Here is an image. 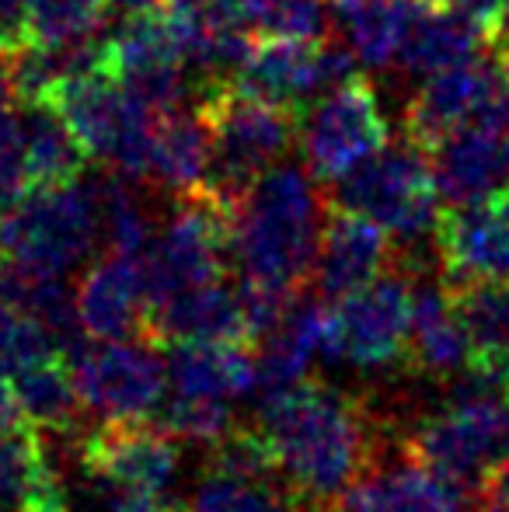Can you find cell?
Segmentation results:
<instances>
[{
  "label": "cell",
  "instance_id": "cell-1",
  "mask_svg": "<svg viewBox=\"0 0 509 512\" xmlns=\"http://www.w3.org/2000/svg\"><path fill=\"white\" fill-rule=\"evenodd\" d=\"M255 425L279 488L300 512L332 509L387 443V425L370 401L321 377L265 398Z\"/></svg>",
  "mask_w": 509,
  "mask_h": 512
},
{
  "label": "cell",
  "instance_id": "cell-2",
  "mask_svg": "<svg viewBox=\"0 0 509 512\" xmlns=\"http://www.w3.org/2000/svg\"><path fill=\"white\" fill-rule=\"evenodd\" d=\"M325 199L293 164H272L234 206L231 258L241 276L304 290L318 251Z\"/></svg>",
  "mask_w": 509,
  "mask_h": 512
},
{
  "label": "cell",
  "instance_id": "cell-3",
  "mask_svg": "<svg viewBox=\"0 0 509 512\" xmlns=\"http://www.w3.org/2000/svg\"><path fill=\"white\" fill-rule=\"evenodd\" d=\"M401 446L475 502L492 471L509 460V398L468 373L457 398L443 411L419 418L408 436H401Z\"/></svg>",
  "mask_w": 509,
  "mask_h": 512
},
{
  "label": "cell",
  "instance_id": "cell-4",
  "mask_svg": "<svg viewBox=\"0 0 509 512\" xmlns=\"http://www.w3.org/2000/svg\"><path fill=\"white\" fill-rule=\"evenodd\" d=\"M231 234H234V203L199 185L175 196L161 237H154L140 255V276L147 307L168 300L171 293L192 286L227 279L231 269Z\"/></svg>",
  "mask_w": 509,
  "mask_h": 512
},
{
  "label": "cell",
  "instance_id": "cell-5",
  "mask_svg": "<svg viewBox=\"0 0 509 512\" xmlns=\"http://www.w3.org/2000/svg\"><path fill=\"white\" fill-rule=\"evenodd\" d=\"M196 112L210 129L206 189H213L234 206L252 189L255 178L279 164V157L297 143V115L241 95L231 84L203 91Z\"/></svg>",
  "mask_w": 509,
  "mask_h": 512
},
{
  "label": "cell",
  "instance_id": "cell-6",
  "mask_svg": "<svg viewBox=\"0 0 509 512\" xmlns=\"http://www.w3.org/2000/svg\"><path fill=\"white\" fill-rule=\"evenodd\" d=\"M335 206L374 220L387 237L401 244H419L433 237L440 220V192H436L429 154L415 143L381 147L349 175L335 182Z\"/></svg>",
  "mask_w": 509,
  "mask_h": 512
},
{
  "label": "cell",
  "instance_id": "cell-7",
  "mask_svg": "<svg viewBox=\"0 0 509 512\" xmlns=\"http://www.w3.org/2000/svg\"><path fill=\"white\" fill-rule=\"evenodd\" d=\"M98 213L88 185L25 189L0 206V255L42 272H70L95 255Z\"/></svg>",
  "mask_w": 509,
  "mask_h": 512
},
{
  "label": "cell",
  "instance_id": "cell-8",
  "mask_svg": "<svg viewBox=\"0 0 509 512\" xmlns=\"http://www.w3.org/2000/svg\"><path fill=\"white\" fill-rule=\"evenodd\" d=\"M387 136L391 126H387L381 98L374 84L360 74L346 77L321 98H314L297 122L307 175L321 185H335L356 164L387 147Z\"/></svg>",
  "mask_w": 509,
  "mask_h": 512
},
{
  "label": "cell",
  "instance_id": "cell-9",
  "mask_svg": "<svg viewBox=\"0 0 509 512\" xmlns=\"http://www.w3.org/2000/svg\"><path fill=\"white\" fill-rule=\"evenodd\" d=\"M412 279L408 265H391L363 290L328 304L325 356L353 363L356 370L401 366L412 317Z\"/></svg>",
  "mask_w": 509,
  "mask_h": 512
},
{
  "label": "cell",
  "instance_id": "cell-10",
  "mask_svg": "<svg viewBox=\"0 0 509 512\" xmlns=\"http://www.w3.org/2000/svg\"><path fill=\"white\" fill-rule=\"evenodd\" d=\"M356 74V60L332 39H255L234 74V91L300 119L314 98Z\"/></svg>",
  "mask_w": 509,
  "mask_h": 512
},
{
  "label": "cell",
  "instance_id": "cell-11",
  "mask_svg": "<svg viewBox=\"0 0 509 512\" xmlns=\"http://www.w3.org/2000/svg\"><path fill=\"white\" fill-rule=\"evenodd\" d=\"M109 67L133 102L164 115L182 105L189 67L182 53L178 14L168 0L123 14V25L109 35Z\"/></svg>",
  "mask_w": 509,
  "mask_h": 512
},
{
  "label": "cell",
  "instance_id": "cell-12",
  "mask_svg": "<svg viewBox=\"0 0 509 512\" xmlns=\"http://www.w3.org/2000/svg\"><path fill=\"white\" fill-rule=\"evenodd\" d=\"M77 464L98 485L171 499L182 474V443L143 418H102L74 436Z\"/></svg>",
  "mask_w": 509,
  "mask_h": 512
},
{
  "label": "cell",
  "instance_id": "cell-13",
  "mask_svg": "<svg viewBox=\"0 0 509 512\" xmlns=\"http://www.w3.org/2000/svg\"><path fill=\"white\" fill-rule=\"evenodd\" d=\"M70 370L81 408L98 418H150L168 387V363L147 338L105 342L102 349L84 345Z\"/></svg>",
  "mask_w": 509,
  "mask_h": 512
},
{
  "label": "cell",
  "instance_id": "cell-14",
  "mask_svg": "<svg viewBox=\"0 0 509 512\" xmlns=\"http://www.w3.org/2000/svg\"><path fill=\"white\" fill-rule=\"evenodd\" d=\"M433 248L443 269V286L478 279L509 283V189L440 209Z\"/></svg>",
  "mask_w": 509,
  "mask_h": 512
},
{
  "label": "cell",
  "instance_id": "cell-15",
  "mask_svg": "<svg viewBox=\"0 0 509 512\" xmlns=\"http://www.w3.org/2000/svg\"><path fill=\"white\" fill-rule=\"evenodd\" d=\"M471 499L398 443L381 446L328 512H468Z\"/></svg>",
  "mask_w": 509,
  "mask_h": 512
},
{
  "label": "cell",
  "instance_id": "cell-16",
  "mask_svg": "<svg viewBox=\"0 0 509 512\" xmlns=\"http://www.w3.org/2000/svg\"><path fill=\"white\" fill-rule=\"evenodd\" d=\"M391 265L394 244L387 237V230H381L374 220H367V216L353 213L346 206H325L318 251H314L311 265L314 297L335 304V300L374 283Z\"/></svg>",
  "mask_w": 509,
  "mask_h": 512
},
{
  "label": "cell",
  "instance_id": "cell-17",
  "mask_svg": "<svg viewBox=\"0 0 509 512\" xmlns=\"http://www.w3.org/2000/svg\"><path fill=\"white\" fill-rule=\"evenodd\" d=\"M499 88V63L492 60H468L461 67L440 70L422 81V88L408 98L405 105V140L429 150L450 136L454 129L468 126V122L482 119L489 112L492 98Z\"/></svg>",
  "mask_w": 509,
  "mask_h": 512
},
{
  "label": "cell",
  "instance_id": "cell-18",
  "mask_svg": "<svg viewBox=\"0 0 509 512\" xmlns=\"http://www.w3.org/2000/svg\"><path fill=\"white\" fill-rule=\"evenodd\" d=\"M74 310L91 342H126L143 338L147 328V293H143L140 258L105 251L84 269L74 290Z\"/></svg>",
  "mask_w": 509,
  "mask_h": 512
},
{
  "label": "cell",
  "instance_id": "cell-19",
  "mask_svg": "<svg viewBox=\"0 0 509 512\" xmlns=\"http://www.w3.org/2000/svg\"><path fill=\"white\" fill-rule=\"evenodd\" d=\"M450 307L464 331V370L482 380L489 391L509 398V283L478 279V283L447 286Z\"/></svg>",
  "mask_w": 509,
  "mask_h": 512
},
{
  "label": "cell",
  "instance_id": "cell-20",
  "mask_svg": "<svg viewBox=\"0 0 509 512\" xmlns=\"http://www.w3.org/2000/svg\"><path fill=\"white\" fill-rule=\"evenodd\" d=\"M143 338L157 349L178 342H252L245 314H241L238 293L224 279L192 286V290L171 293L168 300L147 307V328Z\"/></svg>",
  "mask_w": 509,
  "mask_h": 512
},
{
  "label": "cell",
  "instance_id": "cell-21",
  "mask_svg": "<svg viewBox=\"0 0 509 512\" xmlns=\"http://www.w3.org/2000/svg\"><path fill=\"white\" fill-rule=\"evenodd\" d=\"M436 192L440 203L461 206L471 199H482L496 189H509V164H506V129L489 122H468L443 136L429 150Z\"/></svg>",
  "mask_w": 509,
  "mask_h": 512
},
{
  "label": "cell",
  "instance_id": "cell-22",
  "mask_svg": "<svg viewBox=\"0 0 509 512\" xmlns=\"http://www.w3.org/2000/svg\"><path fill=\"white\" fill-rule=\"evenodd\" d=\"M328 342V300L300 293L286 317L255 345V394L272 398L311 373Z\"/></svg>",
  "mask_w": 509,
  "mask_h": 512
},
{
  "label": "cell",
  "instance_id": "cell-23",
  "mask_svg": "<svg viewBox=\"0 0 509 512\" xmlns=\"http://www.w3.org/2000/svg\"><path fill=\"white\" fill-rule=\"evenodd\" d=\"M468 366L464 331L450 307L447 286L412 279V317L401 356V373L422 380H454Z\"/></svg>",
  "mask_w": 509,
  "mask_h": 512
},
{
  "label": "cell",
  "instance_id": "cell-24",
  "mask_svg": "<svg viewBox=\"0 0 509 512\" xmlns=\"http://www.w3.org/2000/svg\"><path fill=\"white\" fill-rule=\"evenodd\" d=\"M485 42H489V32L478 21H471L468 14H461L450 4H440V0H422L419 11L408 21L405 39H401L394 60L405 74L429 77L475 60Z\"/></svg>",
  "mask_w": 509,
  "mask_h": 512
},
{
  "label": "cell",
  "instance_id": "cell-25",
  "mask_svg": "<svg viewBox=\"0 0 509 512\" xmlns=\"http://www.w3.org/2000/svg\"><path fill=\"white\" fill-rule=\"evenodd\" d=\"M168 384L175 394L238 401L255 394V345L178 342L168 345Z\"/></svg>",
  "mask_w": 509,
  "mask_h": 512
},
{
  "label": "cell",
  "instance_id": "cell-26",
  "mask_svg": "<svg viewBox=\"0 0 509 512\" xmlns=\"http://www.w3.org/2000/svg\"><path fill=\"white\" fill-rule=\"evenodd\" d=\"M422 0H328V28L356 63L381 70L394 63L405 28Z\"/></svg>",
  "mask_w": 509,
  "mask_h": 512
},
{
  "label": "cell",
  "instance_id": "cell-27",
  "mask_svg": "<svg viewBox=\"0 0 509 512\" xmlns=\"http://www.w3.org/2000/svg\"><path fill=\"white\" fill-rule=\"evenodd\" d=\"M18 147L28 189L81 182L88 154L70 126L49 105L32 102L18 108Z\"/></svg>",
  "mask_w": 509,
  "mask_h": 512
},
{
  "label": "cell",
  "instance_id": "cell-28",
  "mask_svg": "<svg viewBox=\"0 0 509 512\" xmlns=\"http://www.w3.org/2000/svg\"><path fill=\"white\" fill-rule=\"evenodd\" d=\"M206 175H210V129L203 115L196 108L154 115L147 185H161L171 196H182V192L206 185Z\"/></svg>",
  "mask_w": 509,
  "mask_h": 512
},
{
  "label": "cell",
  "instance_id": "cell-29",
  "mask_svg": "<svg viewBox=\"0 0 509 512\" xmlns=\"http://www.w3.org/2000/svg\"><path fill=\"white\" fill-rule=\"evenodd\" d=\"M14 401L28 425L42 432V436H67L74 439L81 425V398H77L74 370L63 352L39 359V363L25 366L21 373L11 377Z\"/></svg>",
  "mask_w": 509,
  "mask_h": 512
},
{
  "label": "cell",
  "instance_id": "cell-30",
  "mask_svg": "<svg viewBox=\"0 0 509 512\" xmlns=\"http://www.w3.org/2000/svg\"><path fill=\"white\" fill-rule=\"evenodd\" d=\"M178 512H300L290 495L272 481L245 478V474L206 471L199 474V485L192 488L189 502Z\"/></svg>",
  "mask_w": 509,
  "mask_h": 512
},
{
  "label": "cell",
  "instance_id": "cell-31",
  "mask_svg": "<svg viewBox=\"0 0 509 512\" xmlns=\"http://www.w3.org/2000/svg\"><path fill=\"white\" fill-rule=\"evenodd\" d=\"M112 0H28L25 42H74L88 39L105 25Z\"/></svg>",
  "mask_w": 509,
  "mask_h": 512
},
{
  "label": "cell",
  "instance_id": "cell-32",
  "mask_svg": "<svg viewBox=\"0 0 509 512\" xmlns=\"http://www.w3.org/2000/svg\"><path fill=\"white\" fill-rule=\"evenodd\" d=\"M154 422L178 443H217L234 425L241 422L234 415L231 401L220 398H192V394H175L171 401H161L154 411Z\"/></svg>",
  "mask_w": 509,
  "mask_h": 512
},
{
  "label": "cell",
  "instance_id": "cell-33",
  "mask_svg": "<svg viewBox=\"0 0 509 512\" xmlns=\"http://www.w3.org/2000/svg\"><path fill=\"white\" fill-rule=\"evenodd\" d=\"M255 39H321L328 32V0H241Z\"/></svg>",
  "mask_w": 509,
  "mask_h": 512
},
{
  "label": "cell",
  "instance_id": "cell-34",
  "mask_svg": "<svg viewBox=\"0 0 509 512\" xmlns=\"http://www.w3.org/2000/svg\"><path fill=\"white\" fill-rule=\"evenodd\" d=\"M53 460L35 425H28L25 418L11 425H0V509H14L21 499V492L28 488V481Z\"/></svg>",
  "mask_w": 509,
  "mask_h": 512
},
{
  "label": "cell",
  "instance_id": "cell-35",
  "mask_svg": "<svg viewBox=\"0 0 509 512\" xmlns=\"http://www.w3.org/2000/svg\"><path fill=\"white\" fill-rule=\"evenodd\" d=\"M53 352H60V345L35 317L0 304V373L4 377H14V373L53 356Z\"/></svg>",
  "mask_w": 509,
  "mask_h": 512
},
{
  "label": "cell",
  "instance_id": "cell-36",
  "mask_svg": "<svg viewBox=\"0 0 509 512\" xmlns=\"http://www.w3.org/2000/svg\"><path fill=\"white\" fill-rule=\"evenodd\" d=\"M14 512H70V499L63 492L60 471L53 467V460L28 481V488L21 492Z\"/></svg>",
  "mask_w": 509,
  "mask_h": 512
},
{
  "label": "cell",
  "instance_id": "cell-37",
  "mask_svg": "<svg viewBox=\"0 0 509 512\" xmlns=\"http://www.w3.org/2000/svg\"><path fill=\"white\" fill-rule=\"evenodd\" d=\"M102 512H178V506L171 499L150 492H133V488H112L102 485Z\"/></svg>",
  "mask_w": 509,
  "mask_h": 512
},
{
  "label": "cell",
  "instance_id": "cell-38",
  "mask_svg": "<svg viewBox=\"0 0 509 512\" xmlns=\"http://www.w3.org/2000/svg\"><path fill=\"white\" fill-rule=\"evenodd\" d=\"M18 147V98L11 84V63L0 56V154Z\"/></svg>",
  "mask_w": 509,
  "mask_h": 512
},
{
  "label": "cell",
  "instance_id": "cell-39",
  "mask_svg": "<svg viewBox=\"0 0 509 512\" xmlns=\"http://www.w3.org/2000/svg\"><path fill=\"white\" fill-rule=\"evenodd\" d=\"M28 0H0V56H11L25 46Z\"/></svg>",
  "mask_w": 509,
  "mask_h": 512
},
{
  "label": "cell",
  "instance_id": "cell-40",
  "mask_svg": "<svg viewBox=\"0 0 509 512\" xmlns=\"http://www.w3.org/2000/svg\"><path fill=\"white\" fill-rule=\"evenodd\" d=\"M440 4L457 7V11L468 14L471 21H478V25H482L485 32H489V42H492V35H496L499 28H503L509 0H440Z\"/></svg>",
  "mask_w": 509,
  "mask_h": 512
},
{
  "label": "cell",
  "instance_id": "cell-41",
  "mask_svg": "<svg viewBox=\"0 0 509 512\" xmlns=\"http://www.w3.org/2000/svg\"><path fill=\"white\" fill-rule=\"evenodd\" d=\"M11 422H21V411H18V401H14V387L7 384V377L0 373V425H11Z\"/></svg>",
  "mask_w": 509,
  "mask_h": 512
},
{
  "label": "cell",
  "instance_id": "cell-42",
  "mask_svg": "<svg viewBox=\"0 0 509 512\" xmlns=\"http://www.w3.org/2000/svg\"><path fill=\"white\" fill-rule=\"evenodd\" d=\"M161 4V0H112V7H116L119 14H133V11H143V7H154Z\"/></svg>",
  "mask_w": 509,
  "mask_h": 512
},
{
  "label": "cell",
  "instance_id": "cell-43",
  "mask_svg": "<svg viewBox=\"0 0 509 512\" xmlns=\"http://www.w3.org/2000/svg\"><path fill=\"white\" fill-rule=\"evenodd\" d=\"M503 32H509V7H506V18H503V28H499L496 35H503ZM496 35H492V39H496Z\"/></svg>",
  "mask_w": 509,
  "mask_h": 512
}]
</instances>
